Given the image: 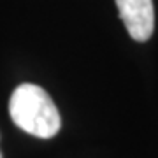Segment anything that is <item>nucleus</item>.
<instances>
[{"instance_id":"f257e3e1","label":"nucleus","mask_w":158,"mask_h":158,"mask_svg":"<svg viewBox=\"0 0 158 158\" xmlns=\"http://www.w3.org/2000/svg\"><path fill=\"white\" fill-rule=\"evenodd\" d=\"M9 114L16 127L39 139H51L60 132L62 118L49 93L32 83L19 85L9 100Z\"/></svg>"},{"instance_id":"f03ea898","label":"nucleus","mask_w":158,"mask_h":158,"mask_svg":"<svg viewBox=\"0 0 158 158\" xmlns=\"http://www.w3.org/2000/svg\"><path fill=\"white\" fill-rule=\"evenodd\" d=\"M119 18L128 35L137 42H146L155 30L153 0H116Z\"/></svg>"},{"instance_id":"7ed1b4c3","label":"nucleus","mask_w":158,"mask_h":158,"mask_svg":"<svg viewBox=\"0 0 158 158\" xmlns=\"http://www.w3.org/2000/svg\"><path fill=\"white\" fill-rule=\"evenodd\" d=\"M0 158H2V151H0Z\"/></svg>"}]
</instances>
